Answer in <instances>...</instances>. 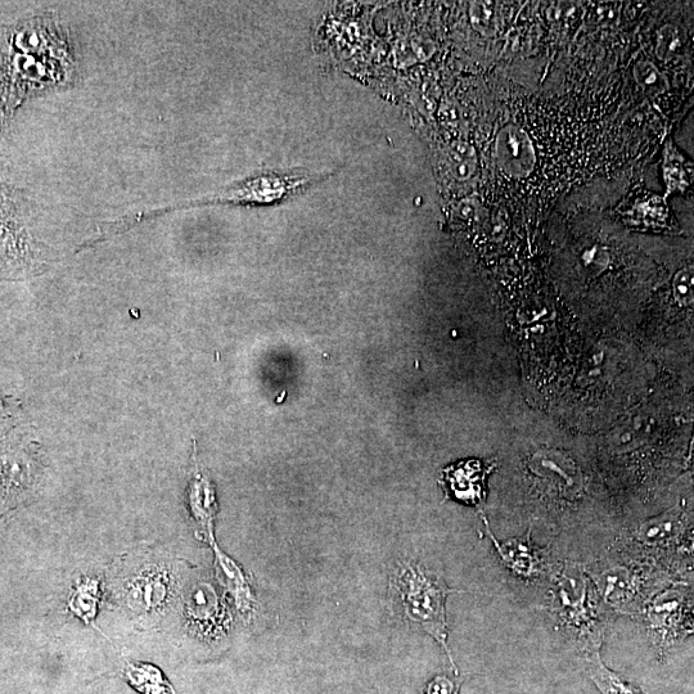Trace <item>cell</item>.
Instances as JSON below:
<instances>
[{
	"label": "cell",
	"instance_id": "1",
	"mask_svg": "<svg viewBox=\"0 0 694 694\" xmlns=\"http://www.w3.org/2000/svg\"><path fill=\"white\" fill-rule=\"evenodd\" d=\"M390 592L404 619L434 638L448 655L455 673H458L448 644L449 628L445 612L446 598L458 590L446 587L440 576L431 574L418 563L405 561L400 562L392 572Z\"/></svg>",
	"mask_w": 694,
	"mask_h": 694
},
{
	"label": "cell",
	"instance_id": "2",
	"mask_svg": "<svg viewBox=\"0 0 694 694\" xmlns=\"http://www.w3.org/2000/svg\"><path fill=\"white\" fill-rule=\"evenodd\" d=\"M553 610L562 624L576 634L587 653L601 650V611L592 581L578 567H566L556 578Z\"/></svg>",
	"mask_w": 694,
	"mask_h": 694
},
{
	"label": "cell",
	"instance_id": "3",
	"mask_svg": "<svg viewBox=\"0 0 694 694\" xmlns=\"http://www.w3.org/2000/svg\"><path fill=\"white\" fill-rule=\"evenodd\" d=\"M336 171L310 173L306 170L267 171L242 180L222 192L204 200L192 202L195 205L231 204L245 206H272L303 195L308 189L330 179Z\"/></svg>",
	"mask_w": 694,
	"mask_h": 694
},
{
	"label": "cell",
	"instance_id": "4",
	"mask_svg": "<svg viewBox=\"0 0 694 694\" xmlns=\"http://www.w3.org/2000/svg\"><path fill=\"white\" fill-rule=\"evenodd\" d=\"M485 522L486 535L489 536L493 543L495 551L502 558L504 565L509 570L521 576V578H535L542 574L545 565V556L543 549L536 547L531 540V531L522 538L508 539L506 542H499L491 533L488 521L482 518Z\"/></svg>",
	"mask_w": 694,
	"mask_h": 694
},
{
	"label": "cell",
	"instance_id": "5",
	"mask_svg": "<svg viewBox=\"0 0 694 694\" xmlns=\"http://www.w3.org/2000/svg\"><path fill=\"white\" fill-rule=\"evenodd\" d=\"M500 168L513 178H526L535 166V151L529 135L517 126L503 128L497 139Z\"/></svg>",
	"mask_w": 694,
	"mask_h": 694
},
{
	"label": "cell",
	"instance_id": "6",
	"mask_svg": "<svg viewBox=\"0 0 694 694\" xmlns=\"http://www.w3.org/2000/svg\"><path fill=\"white\" fill-rule=\"evenodd\" d=\"M493 468L477 459L461 462L457 466L446 468L444 481L455 499L477 506L484 502L486 477Z\"/></svg>",
	"mask_w": 694,
	"mask_h": 694
},
{
	"label": "cell",
	"instance_id": "7",
	"mask_svg": "<svg viewBox=\"0 0 694 694\" xmlns=\"http://www.w3.org/2000/svg\"><path fill=\"white\" fill-rule=\"evenodd\" d=\"M188 503L192 516L195 517L204 533L210 536L211 542L214 540V520L216 512H218V503H216L213 484L198 471L197 463L196 471L193 473L191 484H189Z\"/></svg>",
	"mask_w": 694,
	"mask_h": 694
},
{
	"label": "cell",
	"instance_id": "8",
	"mask_svg": "<svg viewBox=\"0 0 694 694\" xmlns=\"http://www.w3.org/2000/svg\"><path fill=\"white\" fill-rule=\"evenodd\" d=\"M210 543L213 545L215 552L216 574H218L220 583L233 594L237 606L241 611H249L254 599H252L251 590L249 584H247L245 575H243L242 570L238 567L236 562L220 551L218 545L215 543V539L211 540Z\"/></svg>",
	"mask_w": 694,
	"mask_h": 694
},
{
	"label": "cell",
	"instance_id": "9",
	"mask_svg": "<svg viewBox=\"0 0 694 694\" xmlns=\"http://www.w3.org/2000/svg\"><path fill=\"white\" fill-rule=\"evenodd\" d=\"M585 661H587V673L590 679L602 694H646L621 675L606 668L599 651L587 653Z\"/></svg>",
	"mask_w": 694,
	"mask_h": 694
},
{
	"label": "cell",
	"instance_id": "10",
	"mask_svg": "<svg viewBox=\"0 0 694 694\" xmlns=\"http://www.w3.org/2000/svg\"><path fill=\"white\" fill-rule=\"evenodd\" d=\"M629 218L634 220L633 223L637 225H644L647 228H661L668 222L669 207L666 205L665 198L648 193V195L635 201L629 211Z\"/></svg>",
	"mask_w": 694,
	"mask_h": 694
},
{
	"label": "cell",
	"instance_id": "11",
	"mask_svg": "<svg viewBox=\"0 0 694 694\" xmlns=\"http://www.w3.org/2000/svg\"><path fill=\"white\" fill-rule=\"evenodd\" d=\"M664 175L669 192H683L691 186L692 164H689L669 143L665 151Z\"/></svg>",
	"mask_w": 694,
	"mask_h": 694
},
{
	"label": "cell",
	"instance_id": "12",
	"mask_svg": "<svg viewBox=\"0 0 694 694\" xmlns=\"http://www.w3.org/2000/svg\"><path fill=\"white\" fill-rule=\"evenodd\" d=\"M126 673H128L130 683L139 691L147 694H173L171 687L169 688L168 683L161 677L160 671L153 666L130 665Z\"/></svg>",
	"mask_w": 694,
	"mask_h": 694
},
{
	"label": "cell",
	"instance_id": "13",
	"mask_svg": "<svg viewBox=\"0 0 694 694\" xmlns=\"http://www.w3.org/2000/svg\"><path fill=\"white\" fill-rule=\"evenodd\" d=\"M634 78L643 92L650 97L661 96L669 88L668 79L651 61H639L634 67Z\"/></svg>",
	"mask_w": 694,
	"mask_h": 694
},
{
	"label": "cell",
	"instance_id": "14",
	"mask_svg": "<svg viewBox=\"0 0 694 694\" xmlns=\"http://www.w3.org/2000/svg\"><path fill=\"white\" fill-rule=\"evenodd\" d=\"M450 169L454 178L467 180L475 174L476 153L467 143L454 144L450 150Z\"/></svg>",
	"mask_w": 694,
	"mask_h": 694
},
{
	"label": "cell",
	"instance_id": "15",
	"mask_svg": "<svg viewBox=\"0 0 694 694\" xmlns=\"http://www.w3.org/2000/svg\"><path fill=\"white\" fill-rule=\"evenodd\" d=\"M683 47L682 31L675 25H665L657 34L656 53L661 61L677 57Z\"/></svg>",
	"mask_w": 694,
	"mask_h": 694
},
{
	"label": "cell",
	"instance_id": "16",
	"mask_svg": "<svg viewBox=\"0 0 694 694\" xmlns=\"http://www.w3.org/2000/svg\"><path fill=\"white\" fill-rule=\"evenodd\" d=\"M97 584L90 583L87 581L85 584H81L78 589H76L75 597L70 602L72 610L76 612V615L84 619L88 623V608L87 603L90 608L96 614V602H97Z\"/></svg>",
	"mask_w": 694,
	"mask_h": 694
},
{
	"label": "cell",
	"instance_id": "17",
	"mask_svg": "<svg viewBox=\"0 0 694 694\" xmlns=\"http://www.w3.org/2000/svg\"><path fill=\"white\" fill-rule=\"evenodd\" d=\"M471 20L477 31L484 35H493L497 26V17L493 3H475L471 8Z\"/></svg>",
	"mask_w": 694,
	"mask_h": 694
},
{
	"label": "cell",
	"instance_id": "18",
	"mask_svg": "<svg viewBox=\"0 0 694 694\" xmlns=\"http://www.w3.org/2000/svg\"><path fill=\"white\" fill-rule=\"evenodd\" d=\"M675 296L682 303H692L693 299V269L680 270L674 279Z\"/></svg>",
	"mask_w": 694,
	"mask_h": 694
},
{
	"label": "cell",
	"instance_id": "19",
	"mask_svg": "<svg viewBox=\"0 0 694 694\" xmlns=\"http://www.w3.org/2000/svg\"><path fill=\"white\" fill-rule=\"evenodd\" d=\"M461 686V680L439 675L428 682L421 694H459Z\"/></svg>",
	"mask_w": 694,
	"mask_h": 694
}]
</instances>
